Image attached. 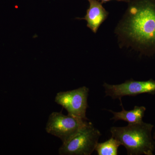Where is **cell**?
<instances>
[{"mask_svg": "<svg viewBox=\"0 0 155 155\" xmlns=\"http://www.w3.org/2000/svg\"><path fill=\"white\" fill-rule=\"evenodd\" d=\"M116 31L142 54H154L155 0H131Z\"/></svg>", "mask_w": 155, "mask_h": 155, "instance_id": "6da1fadb", "label": "cell"}, {"mask_svg": "<svg viewBox=\"0 0 155 155\" xmlns=\"http://www.w3.org/2000/svg\"><path fill=\"white\" fill-rule=\"evenodd\" d=\"M153 125L143 121L124 127H111L112 137L124 146L128 155H153L155 142L152 132Z\"/></svg>", "mask_w": 155, "mask_h": 155, "instance_id": "7a4b0ae2", "label": "cell"}, {"mask_svg": "<svg viewBox=\"0 0 155 155\" xmlns=\"http://www.w3.org/2000/svg\"><path fill=\"white\" fill-rule=\"evenodd\" d=\"M101 134L89 122L73 138L63 143L59 149L61 155H91L93 153Z\"/></svg>", "mask_w": 155, "mask_h": 155, "instance_id": "3957f363", "label": "cell"}, {"mask_svg": "<svg viewBox=\"0 0 155 155\" xmlns=\"http://www.w3.org/2000/svg\"><path fill=\"white\" fill-rule=\"evenodd\" d=\"M89 120H84L61 112H53L50 114L46 126L48 133L57 137L63 143L69 141L77 134Z\"/></svg>", "mask_w": 155, "mask_h": 155, "instance_id": "277c9868", "label": "cell"}, {"mask_svg": "<svg viewBox=\"0 0 155 155\" xmlns=\"http://www.w3.org/2000/svg\"><path fill=\"white\" fill-rule=\"evenodd\" d=\"M89 92V89L85 86L60 92L56 95L55 101L67 110L68 115L89 120L86 116Z\"/></svg>", "mask_w": 155, "mask_h": 155, "instance_id": "5b68a950", "label": "cell"}, {"mask_svg": "<svg viewBox=\"0 0 155 155\" xmlns=\"http://www.w3.org/2000/svg\"><path fill=\"white\" fill-rule=\"evenodd\" d=\"M103 87L106 97L113 99H121L125 96H135L142 94H155V80L152 79L146 81H138L130 79L124 83L111 84L104 82Z\"/></svg>", "mask_w": 155, "mask_h": 155, "instance_id": "8992f818", "label": "cell"}, {"mask_svg": "<svg viewBox=\"0 0 155 155\" xmlns=\"http://www.w3.org/2000/svg\"><path fill=\"white\" fill-rule=\"evenodd\" d=\"M89 7L87 11L86 15L83 18H77L84 19L87 22V27L94 33H97L102 23L107 18L109 13L102 6L99 0H87Z\"/></svg>", "mask_w": 155, "mask_h": 155, "instance_id": "52a82bcc", "label": "cell"}, {"mask_svg": "<svg viewBox=\"0 0 155 155\" xmlns=\"http://www.w3.org/2000/svg\"><path fill=\"white\" fill-rule=\"evenodd\" d=\"M120 106L122 108V110L120 112H114L112 110H107L113 114L114 116L111 120L115 121L123 120L128 122V124H136L143 122V118L144 117L146 108L143 106H136L133 110L127 111L124 109L121 99Z\"/></svg>", "mask_w": 155, "mask_h": 155, "instance_id": "ba28073f", "label": "cell"}, {"mask_svg": "<svg viewBox=\"0 0 155 155\" xmlns=\"http://www.w3.org/2000/svg\"><path fill=\"white\" fill-rule=\"evenodd\" d=\"M120 146L121 143L112 137L105 142L98 143L95 150L98 155H117L118 148Z\"/></svg>", "mask_w": 155, "mask_h": 155, "instance_id": "9c48e42d", "label": "cell"}, {"mask_svg": "<svg viewBox=\"0 0 155 155\" xmlns=\"http://www.w3.org/2000/svg\"><path fill=\"white\" fill-rule=\"evenodd\" d=\"M112 1V0H101V2L102 3H106L107 2H109V1ZM116 1H119V2H126L129 3V2H130L131 0H116Z\"/></svg>", "mask_w": 155, "mask_h": 155, "instance_id": "30bf717a", "label": "cell"}, {"mask_svg": "<svg viewBox=\"0 0 155 155\" xmlns=\"http://www.w3.org/2000/svg\"><path fill=\"white\" fill-rule=\"evenodd\" d=\"M153 138L155 142V130L153 134Z\"/></svg>", "mask_w": 155, "mask_h": 155, "instance_id": "8fae6325", "label": "cell"}]
</instances>
